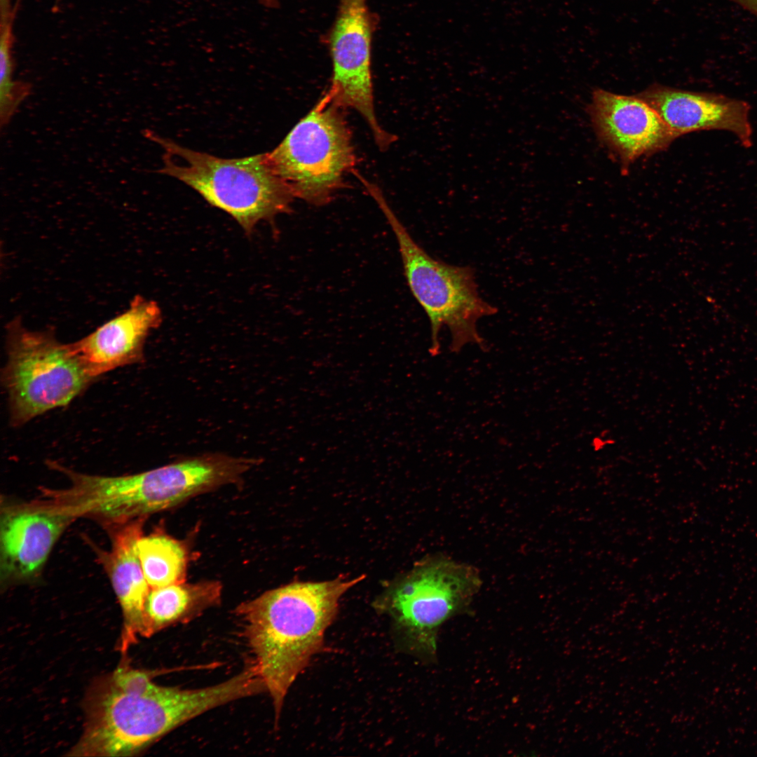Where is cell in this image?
<instances>
[{"label": "cell", "mask_w": 757, "mask_h": 757, "mask_svg": "<svg viewBox=\"0 0 757 757\" xmlns=\"http://www.w3.org/2000/svg\"><path fill=\"white\" fill-rule=\"evenodd\" d=\"M261 5L266 8H276L280 6L282 0H257Z\"/></svg>", "instance_id": "d6986e66"}, {"label": "cell", "mask_w": 757, "mask_h": 757, "mask_svg": "<svg viewBox=\"0 0 757 757\" xmlns=\"http://www.w3.org/2000/svg\"><path fill=\"white\" fill-rule=\"evenodd\" d=\"M14 6L11 0H0V17L9 15L13 11Z\"/></svg>", "instance_id": "ac0fdd59"}, {"label": "cell", "mask_w": 757, "mask_h": 757, "mask_svg": "<svg viewBox=\"0 0 757 757\" xmlns=\"http://www.w3.org/2000/svg\"><path fill=\"white\" fill-rule=\"evenodd\" d=\"M221 595V585L216 581L184 582L151 588L144 606V636L191 620L217 605Z\"/></svg>", "instance_id": "5bb4252c"}, {"label": "cell", "mask_w": 757, "mask_h": 757, "mask_svg": "<svg viewBox=\"0 0 757 757\" xmlns=\"http://www.w3.org/2000/svg\"><path fill=\"white\" fill-rule=\"evenodd\" d=\"M757 18V0H728Z\"/></svg>", "instance_id": "e0dca14e"}, {"label": "cell", "mask_w": 757, "mask_h": 757, "mask_svg": "<svg viewBox=\"0 0 757 757\" xmlns=\"http://www.w3.org/2000/svg\"><path fill=\"white\" fill-rule=\"evenodd\" d=\"M378 22L368 0H339L336 15L325 42L332 62L328 92L339 105L360 114L376 145L385 150L394 141V136L380 125L374 109L371 43Z\"/></svg>", "instance_id": "ba28073f"}, {"label": "cell", "mask_w": 757, "mask_h": 757, "mask_svg": "<svg viewBox=\"0 0 757 757\" xmlns=\"http://www.w3.org/2000/svg\"><path fill=\"white\" fill-rule=\"evenodd\" d=\"M344 109L327 90L282 142L266 153L294 197L311 205L329 203L355 165Z\"/></svg>", "instance_id": "8992f818"}, {"label": "cell", "mask_w": 757, "mask_h": 757, "mask_svg": "<svg viewBox=\"0 0 757 757\" xmlns=\"http://www.w3.org/2000/svg\"><path fill=\"white\" fill-rule=\"evenodd\" d=\"M161 319L158 304L137 295L125 311L71 344L95 379L118 367L139 362L146 337Z\"/></svg>", "instance_id": "7c38bea8"}, {"label": "cell", "mask_w": 757, "mask_h": 757, "mask_svg": "<svg viewBox=\"0 0 757 757\" xmlns=\"http://www.w3.org/2000/svg\"><path fill=\"white\" fill-rule=\"evenodd\" d=\"M165 151L159 171L199 193L250 233L262 221L291 211L295 198L270 165L266 154L221 158L189 149L146 130Z\"/></svg>", "instance_id": "3957f363"}, {"label": "cell", "mask_w": 757, "mask_h": 757, "mask_svg": "<svg viewBox=\"0 0 757 757\" xmlns=\"http://www.w3.org/2000/svg\"><path fill=\"white\" fill-rule=\"evenodd\" d=\"M15 13L0 21V123L7 125L19 104L31 92L27 83L13 80V25Z\"/></svg>", "instance_id": "2e32d148"}, {"label": "cell", "mask_w": 757, "mask_h": 757, "mask_svg": "<svg viewBox=\"0 0 757 757\" xmlns=\"http://www.w3.org/2000/svg\"><path fill=\"white\" fill-rule=\"evenodd\" d=\"M6 350L2 380L15 425L68 404L94 380L71 343L50 329L29 330L18 318L7 325Z\"/></svg>", "instance_id": "52a82bcc"}, {"label": "cell", "mask_w": 757, "mask_h": 757, "mask_svg": "<svg viewBox=\"0 0 757 757\" xmlns=\"http://www.w3.org/2000/svg\"><path fill=\"white\" fill-rule=\"evenodd\" d=\"M637 95L657 112L676 137L702 130H726L743 146H752L751 107L746 101L660 84H653Z\"/></svg>", "instance_id": "8fae6325"}, {"label": "cell", "mask_w": 757, "mask_h": 757, "mask_svg": "<svg viewBox=\"0 0 757 757\" xmlns=\"http://www.w3.org/2000/svg\"><path fill=\"white\" fill-rule=\"evenodd\" d=\"M0 582L7 587L39 577L48 557L75 518L37 499L1 504Z\"/></svg>", "instance_id": "9c48e42d"}, {"label": "cell", "mask_w": 757, "mask_h": 757, "mask_svg": "<svg viewBox=\"0 0 757 757\" xmlns=\"http://www.w3.org/2000/svg\"><path fill=\"white\" fill-rule=\"evenodd\" d=\"M137 550L151 588L184 582L187 552L180 541L164 533L155 532L140 537Z\"/></svg>", "instance_id": "9a60e30c"}, {"label": "cell", "mask_w": 757, "mask_h": 757, "mask_svg": "<svg viewBox=\"0 0 757 757\" xmlns=\"http://www.w3.org/2000/svg\"><path fill=\"white\" fill-rule=\"evenodd\" d=\"M370 196L395 234L409 289L429 320L430 354L434 357L440 353L439 336L444 326L451 334V352L458 353L469 343L485 348L477 321L495 315L498 308L480 296L474 268L451 265L430 256L413 239L381 189H373Z\"/></svg>", "instance_id": "5b68a950"}, {"label": "cell", "mask_w": 757, "mask_h": 757, "mask_svg": "<svg viewBox=\"0 0 757 757\" xmlns=\"http://www.w3.org/2000/svg\"><path fill=\"white\" fill-rule=\"evenodd\" d=\"M146 518L108 528L111 547L103 563L120 604L123 629L120 649L125 652L138 635L144 636V606L151 589L144 576L137 550Z\"/></svg>", "instance_id": "4fadbf2b"}, {"label": "cell", "mask_w": 757, "mask_h": 757, "mask_svg": "<svg viewBox=\"0 0 757 757\" xmlns=\"http://www.w3.org/2000/svg\"><path fill=\"white\" fill-rule=\"evenodd\" d=\"M152 674L123 664L97 679L86 700L83 732L68 755H134L177 726L244 695L235 676L182 689L156 684Z\"/></svg>", "instance_id": "6da1fadb"}, {"label": "cell", "mask_w": 757, "mask_h": 757, "mask_svg": "<svg viewBox=\"0 0 757 757\" xmlns=\"http://www.w3.org/2000/svg\"><path fill=\"white\" fill-rule=\"evenodd\" d=\"M364 578L341 575L292 582L236 607L250 655L248 665L271 699L275 724L293 683L313 656L325 650V632L336 618L341 598Z\"/></svg>", "instance_id": "7a4b0ae2"}, {"label": "cell", "mask_w": 757, "mask_h": 757, "mask_svg": "<svg viewBox=\"0 0 757 757\" xmlns=\"http://www.w3.org/2000/svg\"><path fill=\"white\" fill-rule=\"evenodd\" d=\"M589 114L599 139L626 167L666 149L677 137L657 112L638 95L593 92Z\"/></svg>", "instance_id": "30bf717a"}, {"label": "cell", "mask_w": 757, "mask_h": 757, "mask_svg": "<svg viewBox=\"0 0 757 757\" xmlns=\"http://www.w3.org/2000/svg\"><path fill=\"white\" fill-rule=\"evenodd\" d=\"M62 1V0H55V4H54L55 10H57V7L59 6V4H60V2Z\"/></svg>", "instance_id": "ffe728a7"}, {"label": "cell", "mask_w": 757, "mask_h": 757, "mask_svg": "<svg viewBox=\"0 0 757 757\" xmlns=\"http://www.w3.org/2000/svg\"><path fill=\"white\" fill-rule=\"evenodd\" d=\"M482 585L475 566L437 553L416 562L373 606L391 619L400 649L430 659L435 655L439 627L466 610Z\"/></svg>", "instance_id": "277c9868"}]
</instances>
